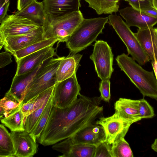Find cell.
<instances>
[{
    "instance_id": "6da1fadb",
    "label": "cell",
    "mask_w": 157,
    "mask_h": 157,
    "mask_svg": "<svg viewBox=\"0 0 157 157\" xmlns=\"http://www.w3.org/2000/svg\"><path fill=\"white\" fill-rule=\"evenodd\" d=\"M100 97L90 98L81 94L70 106L53 107L48 120L40 137L44 146L53 145L70 137L94 121L102 112Z\"/></svg>"
},
{
    "instance_id": "7a4b0ae2",
    "label": "cell",
    "mask_w": 157,
    "mask_h": 157,
    "mask_svg": "<svg viewBox=\"0 0 157 157\" xmlns=\"http://www.w3.org/2000/svg\"><path fill=\"white\" fill-rule=\"evenodd\" d=\"M117 65L144 97L157 100V81L153 71L143 69L124 53L116 58Z\"/></svg>"
},
{
    "instance_id": "3957f363",
    "label": "cell",
    "mask_w": 157,
    "mask_h": 157,
    "mask_svg": "<svg viewBox=\"0 0 157 157\" xmlns=\"http://www.w3.org/2000/svg\"><path fill=\"white\" fill-rule=\"evenodd\" d=\"M108 20V17L84 18L66 42L67 47L74 53L85 49L102 33Z\"/></svg>"
},
{
    "instance_id": "277c9868",
    "label": "cell",
    "mask_w": 157,
    "mask_h": 157,
    "mask_svg": "<svg viewBox=\"0 0 157 157\" xmlns=\"http://www.w3.org/2000/svg\"><path fill=\"white\" fill-rule=\"evenodd\" d=\"M80 10L59 16L46 14L42 26L44 39L56 38L66 42L84 19Z\"/></svg>"
},
{
    "instance_id": "5b68a950",
    "label": "cell",
    "mask_w": 157,
    "mask_h": 157,
    "mask_svg": "<svg viewBox=\"0 0 157 157\" xmlns=\"http://www.w3.org/2000/svg\"><path fill=\"white\" fill-rule=\"evenodd\" d=\"M64 57L52 58L43 64L38 73L27 86L22 105L55 85L57 69L60 61Z\"/></svg>"
},
{
    "instance_id": "8992f818",
    "label": "cell",
    "mask_w": 157,
    "mask_h": 157,
    "mask_svg": "<svg viewBox=\"0 0 157 157\" xmlns=\"http://www.w3.org/2000/svg\"><path fill=\"white\" fill-rule=\"evenodd\" d=\"M108 23L112 26L126 46L128 54L139 64L143 65L150 60L141 47L135 33L121 18L116 14L108 16Z\"/></svg>"
},
{
    "instance_id": "52a82bcc",
    "label": "cell",
    "mask_w": 157,
    "mask_h": 157,
    "mask_svg": "<svg viewBox=\"0 0 157 157\" xmlns=\"http://www.w3.org/2000/svg\"><path fill=\"white\" fill-rule=\"evenodd\" d=\"M0 24V50L4 45V40L6 37L33 33L42 26L14 13L7 15Z\"/></svg>"
},
{
    "instance_id": "ba28073f",
    "label": "cell",
    "mask_w": 157,
    "mask_h": 157,
    "mask_svg": "<svg viewBox=\"0 0 157 157\" xmlns=\"http://www.w3.org/2000/svg\"><path fill=\"white\" fill-rule=\"evenodd\" d=\"M90 58L93 62L98 76L101 80L110 79L113 71V55L106 41H96Z\"/></svg>"
},
{
    "instance_id": "9c48e42d",
    "label": "cell",
    "mask_w": 157,
    "mask_h": 157,
    "mask_svg": "<svg viewBox=\"0 0 157 157\" xmlns=\"http://www.w3.org/2000/svg\"><path fill=\"white\" fill-rule=\"evenodd\" d=\"M81 89L76 73L67 79L56 83L52 95L53 106L60 108L69 106L78 98Z\"/></svg>"
},
{
    "instance_id": "30bf717a",
    "label": "cell",
    "mask_w": 157,
    "mask_h": 157,
    "mask_svg": "<svg viewBox=\"0 0 157 157\" xmlns=\"http://www.w3.org/2000/svg\"><path fill=\"white\" fill-rule=\"evenodd\" d=\"M96 124L103 128L106 141L111 145L117 140L124 138L131 125L115 113L110 117H100Z\"/></svg>"
},
{
    "instance_id": "8fae6325",
    "label": "cell",
    "mask_w": 157,
    "mask_h": 157,
    "mask_svg": "<svg viewBox=\"0 0 157 157\" xmlns=\"http://www.w3.org/2000/svg\"><path fill=\"white\" fill-rule=\"evenodd\" d=\"M53 46L45 48L16 60L17 67L15 75L32 71L52 58L55 54Z\"/></svg>"
},
{
    "instance_id": "7c38bea8",
    "label": "cell",
    "mask_w": 157,
    "mask_h": 157,
    "mask_svg": "<svg viewBox=\"0 0 157 157\" xmlns=\"http://www.w3.org/2000/svg\"><path fill=\"white\" fill-rule=\"evenodd\" d=\"M96 146L74 143L70 137L54 144L52 148L60 152L61 157H94Z\"/></svg>"
},
{
    "instance_id": "4fadbf2b",
    "label": "cell",
    "mask_w": 157,
    "mask_h": 157,
    "mask_svg": "<svg viewBox=\"0 0 157 157\" xmlns=\"http://www.w3.org/2000/svg\"><path fill=\"white\" fill-rule=\"evenodd\" d=\"M17 157H32L36 153V140L25 130L11 131L10 133Z\"/></svg>"
},
{
    "instance_id": "5bb4252c",
    "label": "cell",
    "mask_w": 157,
    "mask_h": 157,
    "mask_svg": "<svg viewBox=\"0 0 157 157\" xmlns=\"http://www.w3.org/2000/svg\"><path fill=\"white\" fill-rule=\"evenodd\" d=\"M70 138L75 144L96 146L106 140L105 132L102 127L92 123L80 130Z\"/></svg>"
},
{
    "instance_id": "9a60e30c",
    "label": "cell",
    "mask_w": 157,
    "mask_h": 157,
    "mask_svg": "<svg viewBox=\"0 0 157 157\" xmlns=\"http://www.w3.org/2000/svg\"><path fill=\"white\" fill-rule=\"evenodd\" d=\"M119 11L129 27L135 26L139 29L151 28L157 23V17L149 16L131 6L120 9Z\"/></svg>"
},
{
    "instance_id": "2e32d148",
    "label": "cell",
    "mask_w": 157,
    "mask_h": 157,
    "mask_svg": "<svg viewBox=\"0 0 157 157\" xmlns=\"http://www.w3.org/2000/svg\"><path fill=\"white\" fill-rule=\"evenodd\" d=\"M43 29L41 26L35 33L24 35L6 37L4 40V49L11 54L31 44L45 39L43 36Z\"/></svg>"
},
{
    "instance_id": "e0dca14e",
    "label": "cell",
    "mask_w": 157,
    "mask_h": 157,
    "mask_svg": "<svg viewBox=\"0 0 157 157\" xmlns=\"http://www.w3.org/2000/svg\"><path fill=\"white\" fill-rule=\"evenodd\" d=\"M139 100L120 98L114 103L115 113L131 124L141 120L139 112Z\"/></svg>"
},
{
    "instance_id": "ac0fdd59",
    "label": "cell",
    "mask_w": 157,
    "mask_h": 157,
    "mask_svg": "<svg viewBox=\"0 0 157 157\" xmlns=\"http://www.w3.org/2000/svg\"><path fill=\"white\" fill-rule=\"evenodd\" d=\"M46 14L54 16H62L79 10L80 0H43Z\"/></svg>"
},
{
    "instance_id": "d6986e66",
    "label": "cell",
    "mask_w": 157,
    "mask_h": 157,
    "mask_svg": "<svg viewBox=\"0 0 157 157\" xmlns=\"http://www.w3.org/2000/svg\"><path fill=\"white\" fill-rule=\"evenodd\" d=\"M135 34L150 60H157V40L155 28L139 29Z\"/></svg>"
},
{
    "instance_id": "ffe728a7",
    "label": "cell",
    "mask_w": 157,
    "mask_h": 157,
    "mask_svg": "<svg viewBox=\"0 0 157 157\" xmlns=\"http://www.w3.org/2000/svg\"><path fill=\"white\" fill-rule=\"evenodd\" d=\"M43 64L32 71L18 75H15L10 88L6 94L13 96L21 103L27 86L38 73Z\"/></svg>"
},
{
    "instance_id": "44dd1931",
    "label": "cell",
    "mask_w": 157,
    "mask_h": 157,
    "mask_svg": "<svg viewBox=\"0 0 157 157\" xmlns=\"http://www.w3.org/2000/svg\"><path fill=\"white\" fill-rule=\"evenodd\" d=\"M82 55L70 53L60 61L56 73V83L67 79L76 73Z\"/></svg>"
},
{
    "instance_id": "7402d4cb",
    "label": "cell",
    "mask_w": 157,
    "mask_h": 157,
    "mask_svg": "<svg viewBox=\"0 0 157 157\" xmlns=\"http://www.w3.org/2000/svg\"><path fill=\"white\" fill-rule=\"evenodd\" d=\"M14 13L26 18L35 23L42 26L46 13L43 2L34 0L21 10H18Z\"/></svg>"
},
{
    "instance_id": "603a6c76",
    "label": "cell",
    "mask_w": 157,
    "mask_h": 157,
    "mask_svg": "<svg viewBox=\"0 0 157 157\" xmlns=\"http://www.w3.org/2000/svg\"><path fill=\"white\" fill-rule=\"evenodd\" d=\"M54 86L44 91L23 104L21 108L25 121L26 117L40 107L47 98L52 94Z\"/></svg>"
},
{
    "instance_id": "cb8c5ba5",
    "label": "cell",
    "mask_w": 157,
    "mask_h": 157,
    "mask_svg": "<svg viewBox=\"0 0 157 157\" xmlns=\"http://www.w3.org/2000/svg\"><path fill=\"white\" fill-rule=\"evenodd\" d=\"M89 4V7L94 10L99 15L112 14L119 11L120 0H84Z\"/></svg>"
},
{
    "instance_id": "d4e9b609",
    "label": "cell",
    "mask_w": 157,
    "mask_h": 157,
    "mask_svg": "<svg viewBox=\"0 0 157 157\" xmlns=\"http://www.w3.org/2000/svg\"><path fill=\"white\" fill-rule=\"evenodd\" d=\"M59 40L56 38L45 39L33 44L30 45L12 53L16 61L30 54L37 52L48 46H53Z\"/></svg>"
},
{
    "instance_id": "484cf974",
    "label": "cell",
    "mask_w": 157,
    "mask_h": 157,
    "mask_svg": "<svg viewBox=\"0 0 157 157\" xmlns=\"http://www.w3.org/2000/svg\"><path fill=\"white\" fill-rule=\"evenodd\" d=\"M20 106L8 116L0 119L1 122L11 131L25 130L24 115Z\"/></svg>"
},
{
    "instance_id": "4316f807",
    "label": "cell",
    "mask_w": 157,
    "mask_h": 157,
    "mask_svg": "<svg viewBox=\"0 0 157 157\" xmlns=\"http://www.w3.org/2000/svg\"><path fill=\"white\" fill-rule=\"evenodd\" d=\"M0 157H15V150L10 133L2 124L0 125Z\"/></svg>"
},
{
    "instance_id": "83f0119b",
    "label": "cell",
    "mask_w": 157,
    "mask_h": 157,
    "mask_svg": "<svg viewBox=\"0 0 157 157\" xmlns=\"http://www.w3.org/2000/svg\"><path fill=\"white\" fill-rule=\"evenodd\" d=\"M52 95L53 94L49 99L40 118L30 133L31 136L36 140L40 136L49 119L53 107Z\"/></svg>"
},
{
    "instance_id": "f1b7e54d",
    "label": "cell",
    "mask_w": 157,
    "mask_h": 157,
    "mask_svg": "<svg viewBox=\"0 0 157 157\" xmlns=\"http://www.w3.org/2000/svg\"><path fill=\"white\" fill-rule=\"evenodd\" d=\"M21 103L12 96L5 94L0 100V118L11 113L20 106Z\"/></svg>"
},
{
    "instance_id": "f546056e",
    "label": "cell",
    "mask_w": 157,
    "mask_h": 157,
    "mask_svg": "<svg viewBox=\"0 0 157 157\" xmlns=\"http://www.w3.org/2000/svg\"><path fill=\"white\" fill-rule=\"evenodd\" d=\"M112 157H133V154L128 142L124 138L112 144Z\"/></svg>"
},
{
    "instance_id": "4dcf8cb0",
    "label": "cell",
    "mask_w": 157,
    "mask_h": 157,
    "mask_svg": "<svg viewBox=\"0 0 157 157\" xmlns=\"http://www.w3.org/2000/svg\"><path fill=\"white\" fill-rule=\"evenodd\" d=\"M50 97L46 99L40 107L26 117L24 122L26 131L29 133L32 131L42 114Z\"/></svg>"
},
{
    "instance_id": "1f68e13d",
    "label": "cell",
    "mask_w": 157,
    "mask_h": 157,
    "mask_svg": "<svg viewBox=\"0 0 157 157\" xmlns=\"http://www.w3.org/2000/svg\"><path fill=\"white\" fill-rule=\"evenodd\" d=\"M139 112L141 119L152 118L155 116L153 108L144 98L139 100Z\"/></svg>"
},
{
    "instance_id": "d6a6232c",
    "label": "cell",
    "mask_w": 157,
    "mask_h": 157,
    "mask_svg": "<svg viewBox=\"0 0 157 157\" xmlns=\"http://www.w3.org/2000/svg\"><path fill=\"white\" fill-rule=\"evenodd\" d=\"M112 145L106 140L96 146L94 157H112Z\"/></svg>"
},
{
    "instance_id": "836d02e7",
    "label": "cell",
    "mask_w": 157,
    "mask_h": 157,
    "mask_svg": "<svg viewBox=\"0 0 157 157\" xmlns=\"http://www.w3.org/2000/svg\"><path fill=\"white\" fill-rule=\"evenodd\" d=\"M110 82L109 79L101 80L100 83L99 90L102 100L109 102L110 99Z\"/></svg>"
},
{
    "instance_id": "e575fe53",
    "label": "cell",
    "mask_w": 157,
    "mask_h": 157,
    "mask_svg": "<svg viewBox=\"0 0 157 157\" xmlns=\"http://www.w3.org/2000/svg\"><path fill=\"white\" fill-rule=\"evenodd\" d=\"M128 2L129 4L135 9L142 11L154 7L152 0H123Z\"/></svg>"
},
{
    "instance_id": "d590c367",
    "label": "cell",
    "mask_w": 157,
    "mask_h": 157,
    "mask_svg": "<svg viewBox=\"0 0 157 157\" xmlns=\"http://www.w3.org/2000/svg\"><path fill=\"white\" fill-rule=\"evenodd\" d=\"M12 62V56L9 52L6 51L0 54V67H4Z\"/></svg>"
},
{
    "instance_id": "8d00e7d4",
    "label": "cell",
    "mask_w": 157,
    "mask_h": 157,
    "mask_svg": "<svg viewBox=\"0 0 157 157\" xmlns=\"http://www.w3.org/2000/svg\"><path fill=\"white\" fill-rule=\"evenodd\" d=\"M10 0H0V23L6 16Z\"/></svg>"
},
{
    "instance_id": "74e56055",
    "label": "cell",
    "mask_w": 157,
    "mask_h": 157,
    "mask_svg": "<svg viewBox=\"0 0 157 157\" xmlns=\"http://www.w3.org/2000/svg\"><path fill=\"white\" fill-rule=\"evenodd\" d=\"M34 0H17V8L18 10H21Z\"/></svg>"
},
{
    "instance_id": "f35d334b",
    "label": "cell",
    "mask_w": 157,
    "mask_h": 157,
    "mask_svg": "<svg viewBox=\"0 0 157 157\" xmlns=\"http://www.w3.org/2000/svg\"><path fill=\"white\" fill-rule=\"evenodd\" d=\"M141 12L151 17H157V10L154 7L147 9Z\"/></svg>"
},
{
    "instance_id": "ab89813d",
    "label": "cell",
    "mask_w": 157,
    "mask_h": 157,
    "mask_svg": "<svg viewBox=\"0 0 157 157\" xmlns=\"http://www.w3.org/2000/svg\"><path fill=\"white\" fill-rule=\"evenodd\" d=\"M151 64L157 81V60H155L154 61H152Z\"/></svg>"
},
{
    "instance_id": "60d3db41",
    "label": "cell",
    "mask_w": 157,
    "mask_h": 157,
    "mask_svg": "<svg viewBox=\"0 0 157 157\" xmlns=\"http://www.w3.org/2000/svg\"><path fill=\"white\" fill-rule=\"evenodd\" d=\"M151 148L154 151L157 152V138L156 139L151 145Z\"/></svg>"
},
{
    "instance_id": "b9f144b4",
    "label": "cell",
    "mask_w": 157,
    "mask_h": 157,
    "mask_svg": "<svg viewBox=\"0 0 157 157\" xmlns=\"http://www.w3.org/2000/svg\"><path fill=\"white\" fill-rule=\"evenodd\" d=\"M152 2L154 7L157 10V0H152Z\"/></svg>"
},
{
    "instance_id": "7bdbcfd3",
    "label": "cell",
    "mask_w": 157,
    "mask_h": 157,
    "mask_svg": "<svg viewBox=\"0 0 157 157\" xmlns=\"http://www.w3.org/2000/svg\"><path fill=\"white\" fill-rule=\"evenodd\" d=\"M156 35V37H157V28H155Z\"/></svg>"
}]
</instances>
